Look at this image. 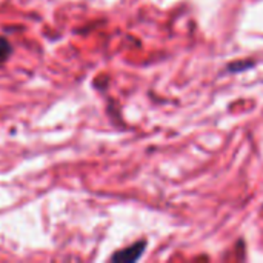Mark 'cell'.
<instances>
[{
  "instance_id": "cell-2",
  "label": "cell",
  "mask_w": 263,
  "mask_h": 263,
  "mask_svg": "<svg viewBox=\"0 0 263 263\" xmlns=\"http://www.w3.org/2000/svg\"><path fill=\"white\" fill-rule=\"evenodd\" d=\"M11 52H12V46H11V43H9L5 37H0V65L9 59Z\"/></svg>"
},
{
  "instance_id": "cell-1",
  "label": "cell",
  "mask_w": 263,
  "mask_h": 263,
  "mask_svg": "<svg viewBox=\"0 0 263 263\" xmlns=\"http://www.w3.org/2000/svg\"><path fill=\"white\" fill-rule=\"evenodd\" d=\"M145 248V242H139L123 251H119L117 254L112 256V260L114 262H134L140 257L142 251Z\"/></svg>"
}]
</instances>
